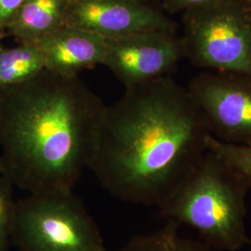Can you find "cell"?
<instances>
[{"label": "cell", "instance_id": "1", "mask_svg": "<svg viewBox=\"0 0 251 251\" xmlns=\"http://www.w3.org/2000/svg\"><path fill=\"white\" fill-rule=\"evenodd\" d=\"M209 135L187 88L161 76L104 105L87 168L115 198L158 208L196 171Z\"/></svg>", "mask_w": 251, "mask_h": 251}, {"label": "cell", "instance_id": "2", "mask_svg": "<svg viewBox=\"0 0 251 251\" xmlns=\"http://www.w3.org/2000/svg\"><path fill=\"white\" fill-rule=\"evenodd\" d=\"M104 105L78 76L46 69L0 91L3 175L28 195L73 192Z\"/></svg>", "mask_w": 251, "mask_h": 251}, {"label": "cell", "instance_id": "3", "mask_svg": "<svg viewBox=\"0 0 251 251\" xmlns=\"http://www.w3.org/2000/svg\"><path fill=\"white\" fill-rule=\"evenodd\" d=\"M251 182L214 152L158 207L159 215L196 230L214 251H238L251 243L246 226Z\"/></svg>", "mask_w": 251, "mask_h": 251}, {"label": "cell", "instance_id": "4", "mask_svg": "<svg viewBox=\"0 0 251 251\" xmlns=\"http://www.w3.org/2000/svg\"><path fill=\"white\" fill-rule=\"evenodd\" d=\"M11 240L21 251H109L93 218L73 192L17 200Z\"/></svg>", "mask_w": 251, "mask_h": 251}, {"label": "cell", "instance_id": "5", "mask_svg": "<svg viewBox=\"0 0 251 251\" xmlns=\"http://www.w3.org/2000/svg\"><path fill=\"white\" fill-rule=\"evenodd\" d=\"M184 58L197 68L251 75V1L228 0L182 13Z\"/></svg>", "mask_w": 251, "mask_h": 251}, {"label": "cell", "instance_id": "6", "mask_svg": "<svg viewBox=\"0 0 251 251\" xmlns=\"http://www.w3.org/2000/svg\"><path fill=\"white\" fill-rule=\"evenodd\" d=\"M186 88L211 136L228 144L251 145V75L204 71Z\"/></svg>", "mask_w": 251, "mask_h": 251}, {"label": "cell", "instance_id": "7", "mask_svg": "<svg viewBox=\"0 0 251 251\" xmlns=\"http://www.w3.org/2000/svg\"><path fill=\"white\" fill-rule=\"evenodd\" d=\"M183 58L176 33L152 29L106 38L103 65L126 88L170 75Z\"/></svg>", "mask_w": 251, "mask_h": 251}, {"label": "cell", "instance_id": "8", "mask_svg": "<svg viewBox=\"0 0 251 251\" xmlns=\"http://www.w3.org/2000/svg\"><path fill=\"white\" fill-rule=\"evenodd\" d=\"M65 25L105 38L144 30L177 33V24L165 11L134 0H70Z\"/></svg>", "mask_w": 251, "mask_h": 251}, {"label": "cell", "instance_id": "9", "mask_svg": "<svg viewBox=\"0 0 251 251\" xmlns=\"http://www.w3.org/2000/svg\"><path fill=\"white\" fill-rule=\"evenodd\" d=\"M36 44L44 60L46 70L65 76L103 65L106 38L90 31L64 26L45 36Z\"/></svg>", "mask_w": 251, "mask_h": 251}, {"label": "cell", "instance_id": "10", "mask_svg": "<svg viewBox=\"0 0 251 251\" xmlns=\"http://www.w3.org/2000/svg\"><path fill=\"white\" fill-rule=\"evenodd\" d=\"M70 0H24L7 32L17 43H36L65 25Z\"/></svg>", "mask_w": 251, "mask_h": 251}, {"label": "cell", "instance_id": "11", "mask_svg": "<svg viewBox=\"0 0 251 251\" xmlns=\"http://www.w3.org/2000/svg\"><path fill=\"white\" fill-rule=\"evenodd\" d=\"M44 69L43 56L36 43L0 47V91L32 79Z\"/></svg>", "mask_w": 251, "mask_h": 251}, {"label": "cell", "instance_id": "12", "mask_svg": "<svg viewBox=\"0 0 251 251\" xmlns=\"http://www.w3.org/2000/svg\"><path fill=\"white\" fill-rule=\"evenodd\" d=\"M178 223L168 220L157 231L134 236L115 251H214L201 240L181 235Z\"/></svg>", "mask_w": 251, "mask_h": 251}, {"label": "cell", "instance_id": "13", "mask_svg": "<svg viewBox=\"0 0 251 251\" xmlns=\"http://www.w3.org/2000/svg\"><path fill=\"white\" fill-rule=\"evenodd\" d=\"M206 147L251 182V145L228 144L209 135Z\"/></svg>", "mask_w": 251, "mask_h": 251}, {"label": "cell", "instance_id": "14", "mask_svg": "<svg viewBox=\"0 0 251 251\" xmlns=\"http://www.w3.org/2000/svg\"><path fill=\"white\" fill-rule=\"evenodd\" d=\"M14 186L5 175H0V251H7L11 240V231L16 201L13 198Z\"/></svg>", "mask_w": 251, "mask_h": 251}, {"label": "cell", "instance_id": "15", "mask_svg": "<svg viewBox=\"0 0 251 251\" xmlns=\"http://www.w3.org/2000/svg\"><path fill=\"white\" fill-rule=\"evenodd\" d=\"M228 0H161L162 10L171 14L215 5Z\"/></svg>", "mask_w": 251, "mask_h": 251}, {"label": "cell", "instance_id": "16", "mask_svg": "<svg viewBox=\"0 0 251 251\" xmlns=\"http://www.w3.org/2000/svg\"><path fill=\"white\" fill-rule=\"evenodd\" d=\"M24 0H0V33L7 32Z\"/></svg>", "mask_w": 251, "mask_h": 251}, {"label": "cell", "instance_id": "17", "mask_svg": "<svg viewBox=\"0 0 251 251\" xmlns=\"http://www.w3.org/2000/svg\"><path fill=\"white\" fill-rule=\"evenodd\" d=\"M134 1L141 2V3H144V4H150V5H152V4H151V2L154 1V0H134Z\"/></svg>", "mask_w": 251, "mask_h": 251}, {"label": "cell", "instance_id": "18", "mask_svg": "<svg viewBox=\"0 0 251 251\" xmlns=\"http://www.w3.org/2000/svg\"><path fill=\"white\" fill-rule=\"evenodd\" d=\"M1 174H3V172H2V167H1V163H0V175Z\"/></svg>", "mask_w": 251, "mask_h": 251}, {"label": "cell", "instance_id": "19", "mask_svg": "<svg viewBox=\"0 0 251 251\" xmlns=\"http://www.w3.org/2000/svg\"><path fill=\"white\" fill-rule=\"evenodd\" d=\"M2 36H3V34H1V33H0V40H1V37H2ZM0 47H1V43H0Z\"/></svg>", "mask_w": 251, "mask_h": 251}, {"label": "cell", "instance_id": "20", "mask_svg": "<svg viewBox=\"0 0 251 251\" xmlns=\"http://www.w3.org/2000/svg\"></svg>", "mask_w": 251, "mask_h": 251}]
</instances>
